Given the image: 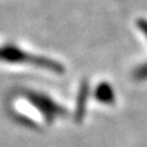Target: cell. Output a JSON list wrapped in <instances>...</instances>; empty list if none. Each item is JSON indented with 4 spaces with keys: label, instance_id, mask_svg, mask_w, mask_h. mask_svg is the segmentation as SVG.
I'll list each match as a JSON object with an SVG mask.
<instances>
[{
    "label": "cell",
    "instance_id": "obj_6",
    "mask_svg": "<svg viewBox=\"0 0 147 147\" xmlns=\"http://www.w3.org/2000/svg\"><path fill=\"white\" fill-rule=\"evenodd\" d=\"M136 25L139 26L140 31L144 33L146 37H147V20H145V18H140V20H137Z\"/></svg>",
    "mask_w": 147,
    "mask_h": 147
},
{
    "label": "cell",
    "instance_id": "obj_4",
    "mask_svg": "<svg viewBox=\"0 0 147 147\" xmlns=\"http://www.w3.org/2000/svg\"><path fill=\"white\" fill-rule=\"evenodd\" d=\"M94 97L98 102L103 104H113L115 102V93H114L112 86L107 82H102L96 87Z\"/></svg>",
    "mask_w": 147,
    "mask_h": 147
},
{
    "label": "cell",
    "instance_id": "obj_1",
    "mask_svg": "<svg viewBox=\"0 0 147 147\" xmlns=\"http://www.w3.org/2000/svg\"><path fill=\"white\" fill-rule=\"evenodd\" d=\"M0 60L9 61V63H28L33 64L36 66H40L45 70L53 71L55 74H63L65 69L60 63L54 61L52 59L44 57H37L25 53L24 50L18 49L13 45H5L0 48Z\"/></svg>",
    "mask_w": 147,
    "mask_h": 147
},
{
    "label": "cell",
    "instance_id": "obj_5",
    "mask_svg": "<svg viewBox=\"0 0 147 147\" xmlns=\"http://www.w3.org/2000/svg\"><path fill=\"white\" fill-rule=\"evenodd\" d=\"M132 76H134V79L137 81L147 80V63H145L144 65H141L139 67H136L134 74H132Z\"/></svg>",
    "mask_w": 147,
    "mask_h": 147
},
{
    "label": "cell",
    "instance_id": "obj_2",
    "mask_svg": "<svg viewBox=\"0 0 147 147\" xmlns=\"http://www.w3.org/2000/svg\"><path fill=\"white\" fill-rule=\"evenodd\" d=\"M26 97L30 102L34 105V107L43 114L45 120L48 123H52L55 117L58 115H66V110L64 107L55 103L54 100L45 96L43 93H38V92H27Z\"/></svg>",
    "mask_w": 147,
    "mask_h": 147
},
{
    "label": "cell",
    "instance_id": "obj_3",
    "mask_svg": "<svg viewBox=\"0 0 147 147\" xmlns=\"http://www.w3.org/2000/svg\"><path fill=\"white\" fill-rule=\"evenodd\" d=\"M88 94H90V85L87 81H84L80 86L79 93H77V99H76V108H75V121L76 123H81L85 118Z\"/></svg>",
    "mask_w": 147,
    "mask_h": 147
}]
</instances>
